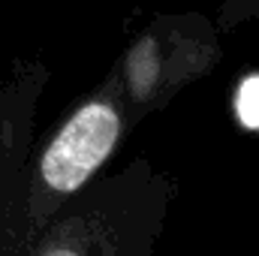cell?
I'll return each instance as SVG.
<instances>
[{"label": "cell", "instance_id": "3957f363", "mask_svg": "<svg viewBox=\"0 0 259 256\" xmlns=\"http://www.w3.org/2000/svg\"><path fill=\"white\" fill-rule=\"evenodd\" d=\"M42 256H84V253H81V247H72V244H61V247H52V250H46Z\"/></svg>", "mask_w": 259, "mask_h": 256}, {"label": "cell", "instance_id": "6da1fadb", "mask_svg": "<svg viewBox=\"0 0 259 256\" xmlns=\"http://www.w3.org/2000/svg\"><path fill=\"white\" fill-rule=\"evenodd\" d=\"M118 115L106 103H91L66 124L42 157V178L52 190H78L118 142Z\"/></svg>", "mask_w": 259, "mask_h": 256}, {"label": "cell", "instance_id": "7a4b0ae2", "mask_svg": "<svg viewBox=\"0 0 259 256\" xmlns=\"http://www.w3.org/2000/svg\"><path fill=\"white\" fill-rule=\"evenodd\" d=\"M235 112L241 118V124L250 130H259V75L247 78L238 88V100H235Z\"/></svg>", "mask_w": 259, "mask_h": 256}]
</instances>
